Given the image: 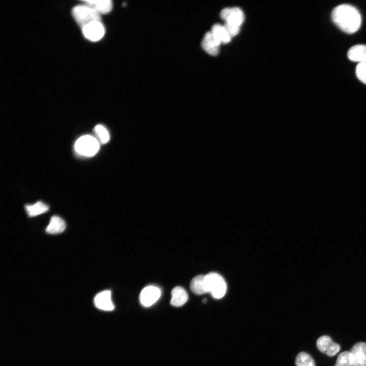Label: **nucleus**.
Instances as JSON below:
<instances>
[{
	"mask_svg": "<svg viewBox=\"0 0 366 366\" xmlns=\"http://www.w3.org/2000/svg\"><path fill=\"white\" fill-rule=\"evenodd\" d=\"M347 56L353 62L366 63V45L357 44L353 46L349 49Z\"/></svg>",
	"mask_w": 366,
	"mask_h": 366,
	"instance_id": "13",
	"label": "nucleus"
},
{
	"mask_svg": "<svg viewBox=\"0 0 366 366\" xmlns=\"http://www.w3.org/2000/svg\"><path fill=\"white\" fill-rule=\"evenodd\" d=\"M350 352L352 366H366V343H356Z\"/></svg>",
	"mask_w": 366,
	"mask_h": 366,
	"instance_id": "8",
	"label": "nucleus"
},
{
	"mask_svg": "<svg viewBox=\"0 0 366 366\" xmlns=\"http://www.w3.org/2000/svg\"><path fill=\"white\" fill-rule=\"evenodd\" d=\"M94 132L102 143H107L110 138L107 130L102 125H98L94 128Z\"/></svg>",
	"mask_w": 366,
	"mask_h": 366,
	"instance_id": "20",
	"label": "nucleus"
},
{
	"mask_svg": "<svg viewBox=\"0 0 366 366\" xmlns=\"http://www.w3.org/2000/svg\"><path fill=\"white\" fill-rule=\"evenodd\" d=\"M66 227L65 221L58 216H53L46 228V232L50 234H56L63 232Z\"/></svg>",
	"mask_w": 366,
	"mask_h": 366,
	"instance_id": "15",
	"label": "nucleus"
},
{
	"mask_svg": "<svg viewBox=\"0 0 366 366\" xmlns=\"http://www.w3.org/2000/svg\"><path fill=\"white\" fill-rule=\"evenodd\" d=\"M84 4L92 8L101 14L110 12L112 8V2L110 0H88L82 1Z\"/></svg>",
	"mask_w": 366,
	"mask_h": 366,
	"instance_id": "12",
	"label": "nucleus"
},
{
	"mask_svg": "<svg viewBox=\"0 0 366 366\" xmlns=\"http://www.w3.org/2000/svg\"><path fill=\"white\" fill-rule=\"evenodd\" d=\"M188 299L186 291L181 287H175L171 291L170 303L172 306L179 307L184 305Z\"/></svg>",
	"mask_w": 366,
	"mask_h": 366,
	"instance_id": "14",
	"label": "nucleus"
},
{
	"mask_svg": "<svg viewBox=\"0 0 366 366\" xmlns=\"http://www.w3.org/2000/svg\"><path fill=\"white\" fill-rule=\"evenodd\" d=\"M211 32L221 43H228L231 40V38L224 25H222L219 23L215 24L211 27Z\"/></svg>",
	"mask_w": 366,
	"mask_h": 366,
	"instance_id": "18",
	"label": "nucleus"
},
{
	"mask_svg": "<svg viewBox=\"0 0 366 366\" xmlns=\"http://www.w3.org/2000/svg\"><path fill=\"white\" fill-rule=\"evenodd\" d=\"M220 17L225 21V23L240 26L245 20L243 11L236 7L223 9L220 13Z\"/></svg>",
	"mask_w": 366,
	"mask_h": 366,
	"instance_id": "5",
	"label": "nucleus"
},
{
	"mask_svg": "<svg viewBox=\"0 0 366 366\" xmlns=\"http://www.w3.org/2000/svg\"><path fill=\"white\" fill-rule=\"evenodd\" d=\"M205 283L208 292L216 299L222 298L227 290L226 283L224 278L219 273L210 272L205 275Z\"/></svg>",
	"mask_w": 366,
	"mask_h": 366,
	"instance_id": "3",
	"label": "nucleus"
},
{
	"mask_svg": "<svg viewBox=\"0 0 366 366\" xmlns=\"http://www.w3.org/2000/svg\"><path fill=\"white\" fill-rule=\"evenodd\" d=\"M224 26L231 38L236 35L240 30V26L228 23H225Z\"/></svg>",
	"mask_w": 366,
	"mask_h": 366,
	"instance_id": "23",
	"label": "nucleus"
},
{
	"mask_svg": "<svg viewBox=\"0 0 366 366\" xmlns=\"http://www.w3.org/2000/svg\"><path fill=\"white\" fill-rule=\"evenodd\" d=\"M190 287L191 291L197 295L207 293L205 283V276L200 274L194 277L191 281Z\"/></svg>",
	"mask_w": 366,
	"mask_h": 366,
	"instance_id": "16",
	"label": "nucleus"
},
{
	"mask_svg": "<svg viewBox=\"0 0 366 366\" xmlns=\"http://www.w3.org/2000/svg\"><path fill=\"white\" fill-rule=\"evenodd\" d=\"M99 143L93 136L83 135L78 138L75 143L76 151L82 156L92 157L98 151Z\"/></svg>",
	"mask_w": 366,
	"mask_h": 366,
	"instance_id": "4",
	"label": "nucleus"
},
{
	"mask_svg": "<svg viewBox=\"0 0 366 366\" xmlns=\"http://www.w3.org/2000/svg\"><path fill=\"white\" fill-rule=\"evenodd\" d=\"M356 74L360 81L366 84V63H359L357 65Z\"/></svg>",
	"mask_w": 366,
	"mask_h": 366,
	"instance_id": "22",
	"label": "nucleus"
},
{
	"mask_svg": "<svg viewBox=\"0 0 366 366\" xmlns=\"http://www.w3.org/2000/svg\"><path fill=\"white\" fill-rule=\"evenodd\" d=\"M334 366H352L350 352L344 351L341 353L337 358Z\"/></svg>",
	"mask_w": 366,
	"mask_h": 366,
	"instance_id": "21",
	"label": "nucleus"
},
{
	"mask_svg": "<svg viewBox=\"0 0 366 366\" xmlns=\"http://www.w3.org/2000/svg\"><path fill=\"white\" fill-rule=\"evenodd\" d=\"M72 14L81 28L92 22L101 21V15L94 9L84 4L74 7Z\"/></svg>",
	"mask_w": 366,
	"mask_h": 366,
	"instance_id": "2",
	"label": "nucleus"
},
{
	"mask_svg": "<svg viewBox=\"0 0 366 366\" xmlns=\"http://www.w3.org/2000/svg\"><path fill=\"white\" fill-rule=\"evenodd\" d=\"M49 208L48 205L40 201L33 204H26L25 209L29 217H35L47 212Z\"/></svg>",
	"mask_w": 366,
	"mask_h": 366,
	"instance_id": "17",
	"label": "nucleus"
},
{
	"mask_svg": "<svg viewBox=\"0 0 366 366\" xmlns=\"http://www.w3.org/2000/svg\"><path fill=\"white\" fill-rule=\"evenodd\" d=\"M316 346L320 351L330 357L337 354L341 348L339 344L333 342L327 336L319 337L317 340Z\"/></svg>",
	"mask_w": 366,
	"mask_h": 366,
	"instance_id": "7",
	"label": "nucleus"
},
{
	"mask_svg": "<svg viewBox=\"0 0 366 366\" xmlns=\"http://www.w3.org/2000/svg\"><path fill=\"white\" fill-rule=\"evenodd\" d=\"M206 301L207 300L206 299H203V302H206Z\"/></svg>",
	"mask_w": 366,
	"mask_h": 366,
	"instance_id": "24",
	"label": "nucleus"
},
{
	"mask_svg": "<svg viewBox=\"0 0 366 366\" xmlns=\"http://www.w3.org/2000/svg\"><path fill=\"white\" fill-rule=\"evenodd\" d=\"M333 22L343 32L353 34L358 30L361 23V15L352 5L342 4L335 7L331 13Z\"/></svg>",
	"mask_w": 366,
	"mask_h": 366,
	"instance_id": "1",
	"label": "nucleus"
},
{
	"mask_svg": "<svg viewBox=\"0 0 366 366\" xmlns=\"http://www.w3.org/2000/svg\"><path fill=\"white\" fill-rule=\"evenodd\" d=\"M221 44V43L214 36L212 32L209 31L204 35L201 42V46L207 53L215 56L219 52Z\"/></svg>",
	"mask_w": 366,
	"mask_h": 366,
	"instance_id": "10",
	"label": "nucleus"
},
{
	"mask_svg": "<svg viewBox=\"0 0 366 366\" xmlns=\"http://www.w3.org/2000/svg\"><path fill=\"white\" fill-rule=\"evenodd\" d=\"M160 289L154 286L144 288L140 294V301L144 307H150L155 303L161 296Z\"/></svg>",
	"mask_w": 366,
	"mask_h": 366,
	"instance_id": "9",
	"label": "nucleus"
},
{
	"mask_svg": "<svg viewBox=\"0 0 366 366\" xmlns=\"http://www.w3.org/2000/svg\"><path fill=\"white\" fill-rule=\"evenodd\" d=\"M94 302L97 308L103 311H111L114 308L110 290H104L98 293L94 297Z\"/></svg>",
	"mask_w": 366,
	"mask_h": 366,
	"instance_id": "11",
	"label": "nucleus"
},
{
	"mask_svg": "<svg viewBox=\"0 0 366 366\" xmlns=\"http://www.w3.org/2000/svg\"><path fill=\"white\" fill-rule=\"evenodd\" d=\"M84 36L92 41H97L103 38L105 30L101 21L92 22L82 28Z\"/></svg>",
	"mask_w": 366,
	"mask_h": 366,
	"instance_id": "6",
	"label": "nucleus"
},
{
	"mask_svg": "<svg viewBox=\"0 0 366 366\" xmlns=\"http://www.w3.org/2000/svg\"><path fill=\"white\" fill-rule=\"evenodd\" d=\"M296 366H315L313 358L308 353H299L295 359Z\"/></svg>",
	"mask_w": 366,
	"mask_h": 366,
	"instance_id": "19",
	"label": "nucleus"
}]
</instances>
